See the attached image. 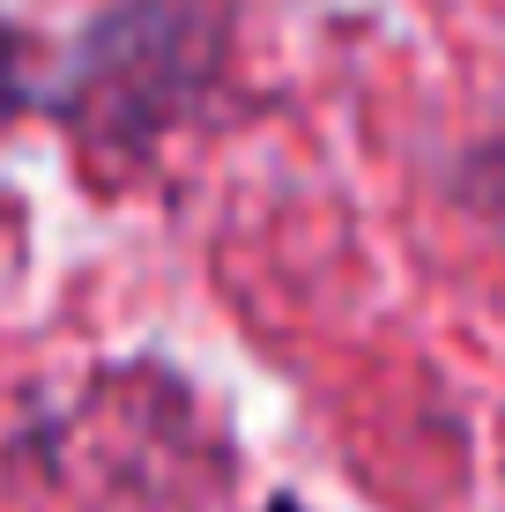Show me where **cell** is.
Returning <instances> with one entry per match:
<instances>
[{
  "instance_id": "6da1fadb",
  "label": "cell",
  "mask_w": 505,
  "mask_h": 512,
  "mask_svg": "<svg viewBox=\"0 0 505 512\" xmlns=\"http://www.w3.org/2000/svg\"><path fill=\"white\" fill-rule=\"evenodd\" d=\"M268 512H298V505H290V498H275V505H268Z\"/></svg>"
}]
</instances>
